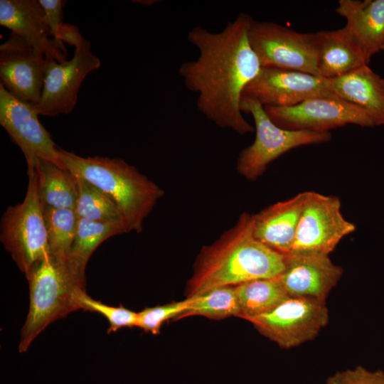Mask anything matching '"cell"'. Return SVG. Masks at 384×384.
<instances>
[{"mask_svg":"<svg viewBox=\"0 0 384 384\" xmlns=\"http://www.w3.org/2000/svg\"><path fill=\"white\" fill-rule=\"evenodd\" d=\"M311 191L273 203L253 214L255 238L272 250L287 255L290 253L304 208Z\"/></svg>","mask_w":384,"mask_h":384,"instance_id":"17","label":"cell"},{"mask_svg":"<svg viewBox=\"0 0 384 384\" xmlns=\"http://www.w3.org/2000/svg\"><path fill=\"white\" fill-rule=\"evenodd\" d=\"M33 171L42 205L75 210L78 197V185L75 174L68 169L45 160H39Z\"/></svg>","mask_w":384,"mask_h":384,"instance_id":"21","label":"cell"},{"mask_svg":"<svg viewBox=\"0 0 384 384\" xmlns=\"http://www.w3.org/2000/svg\"><path fill=\"white\" fill-rule=\"evenodd\" d=\"M284 268L285 255L258 240L253 214L242 213L234 225L201 250L186 283V298L218 287L277 277Z\"/></svg>","mask_w":384,"mask_h":384,"instance_id":"2","label":"cell"},{"mask_svg":"<svg viewBox=\"0 0 384 384\" xmlns=\"http://www.w3.org/2000/svg\"><path fill=\"white\" fill-rule=\"evenodd\" d=\"M381 50H383L384 52V42H383Z\"/></svg>","mask_w":384,"mask_h":384,"instance_id":"32","label":"cell"},{"mask_svg":"<svg viewBox=\"0 0 384 384\" xmlns=\"http://www.w3.org/2000/svg\"><path fill=\"white\" fill-rule=\"evenodd\" d=\"M264 108L273 122L289 130L330 132L347 124L375 127L363 110L337 96L314 97L292 107Z\"/></svg>","mask_w":384,"mask_h":384,"instance_id":"10","label":"cell"},{"mask_svg":"<svg viewBox=\"0 0 384 384\" xmlns=\"http://www.w3.org/2000/svg\"><path fill=\"white\" fill-rule=\"evenodd\" d=\"M329 255L318 253H289L279 279L289 297L325 302L343 274Z\"/></svg>","mask_w":384,"mask_h":384,"instance_id":"15","label":"cell"},{"mask_svg":"<svg viewBox=\"0 0 384 384\" xmlns=\"http://www.w3.org/2000/svg\"><path fill=\"white\" fill-rule=\"evenodd\" d=\"M235 290L239 318L247 321L271 311L289 297L279 277L247 282L235 286Z\"/></svg>","mask_w":384,"mask_h":384,"instance_id":"23","label":"cell"},{"mask_svg":"<svg viewBox=\"0 0 384 384\" xmlns=\"http://www.w3.org/2000/svg\"><path fill=\"white\" fill-rule=\"evenodd\" d=\"M249 39L262 68L318 75L317 33H304L272 21L252 20Z\"/></svg>","mask_w":384,"mask_h":384,"instance_id":"8","label":"cell"},{"mask_svg":"<svg viewBox=\"0 0 384 384\" xmlns=\"http://www.w3.org/2000/svg\"><path fill=\"white\" fill-rule=\"evenodd\" d=\"M336 12L346 18L343 28L370 62L384 42V0H339Z\"/></svg>","mask_w":384,"mask_h":384,"instance_id":"18","label":"cell"},{"mask_svg":"<svg viewBox=\"0 0 384 384\" xmlns=\"http://www.w3.org/2000/svg\"><path fill=\"white\" fill-rule=\"evenodd\" d=\"M122 233H124L122 230L112 225L78 218L65 264L82 287L85 288V268L93 252L107 238Z\"/></svg>","mask_w":384,"mask_h":384,"instance_id":"22","label":"cell"},{"mask_svg":"<svg viewBox=\"0 0 384 384\" xmlns=\"http://www.w3.org/2000/svg\"><path fill=\"white\" fill-rule=\"evenodd\" d=\"M27 174L28 183L23 201L9 206L0 223L1 242L25 275L38 261L50 254L34 171Z\"/></svg>","mask_w":384,"mask_h":384,"instance_id":"7","label":"cell"},{"mask_svg":"<svg viewBox=\"0 0 384 384\" xmlns=\"http://www.w3.org/2000/svg\"><path fill=\"white\" fill-rule=\"evenodd\" d=\"M50 255L65 262L76 231L78 217L73 209L43 205Z\"/></svg>","mask_w":384,"mask_h":384,"instance_id":"26","label":"cell"},{"mask_svg":"<svg viewBox=\"0 0 384 384\" xmlns=\"http://www.w3.org/2000/svg\"><path fill=\"white\" fill-rule=\"evenodd\" d=\"M80 309L97 312L104 316L109 322L107 333L115 332L123 327H137L139 314L124 306H112L89 297L85 290H80L77 297Z\"/></svg>","mask_w":384,"mask_h":384,"instance_id":"27","label":"cell"},{"mask_svg":"<svg viewBox=\"0 0 384 384\" xmlns=\"http://www.w3.org/2000/svg\"><path fill=\"white\" fill-rule=\"evenodd\" d=\"M134 2H139L138 4H139L147 6V5H151L152 4L156 3L157 1H152V0H149V1H134Z\"/></svg>","mask_w":384,"mask_h":384,"instance_id":"31","label":"cell"},{"mask_svg":"<svg viewBox=\"0 0 384 384\" xmlns=\"http://www.w3.org/2000/svg\"><path fill=\"white\" fill-rule=\"evenodd\" d=\"M329 319L325 302L289 297L271 311L247 321L260 334L287 349L314 339Z\"/></svg>","mask_w":384,"mask_h":384,"instance_id":"9","label":"cell"},{"mask_svg":"<svg viewBox=\"0 0 384 384\" xmlns=\"http://www.w3.org/2000/svg\"><path fill=\"white\" fill-rule=\"evenodd\" d=\"M26 277L29 284L30 304L21 331V353L26 352L52 322L80 309L78 294L85 290L71 275L65 262L50 254L38 261Z\"/></svg>","mask_w":384,"mask_h":384,"instance_id":"4","label":"cell"},{"mask_svg":"<svg viewBox=\"0 0 384 384\" xmlns=\"http://www.w3.org/2000/svg\"><path fill=\"white\" fill-rule=\"evenodd\" d=\"M48 63L43 54L11 32L0 46V84L17 99L35 106L41 100Z\"/></svg>","mask_w":384,"mask_h":384,"instance_id":"14","label":"cell"},{"mask_svg":"<svg viewBox=\"0 0 384 384\" xmlns=\"http://www.w3.org/2000/svg\"><path fill=\"white\" fill-rule=\"evenodd\" d=\"M38 1L44 11L46 20L50 27L53 38L60 43H63L59 39V33L64 24L63 23V7L66 1L62 0Z\"/></svg>","mask_w":384,"mask_h":384,"instance_id":"30","label":"cell"},{"mask_svg":"<svg viewBox=\"0 0 384 384\" xmlns=\"http://www.w3.org/2000/svg\"><path fill=\"white\" fill-rule=\"evenodd\" d=\"M191 299L171 302L164 305L147 307L138 312L137 327L154 335L160 333L162 324L169 319H176L189 307Z\"/></svg>","mask_w":384,"mask_h":384,"instance_id":"28","label":"cell"},{"mask_svg":"<svg viewBox=\"0 0 384 384\" xmlns=\"http://www.w3.org/2000/svg\"><path fill=\"white\" fill-rule=\"evenodd\" d=\"M329 82L336 96L363 110L375 126H384V79L368 65Z\"/></svg>","mask_w":384,"mask_h":384,"instance_id":"19","label":"cell"},{"mask_svg":"<svg viewBox=\"0 0 384 384\" xmlns=\"http://www.w3.org/2000/svg\"><path fill=\"white\" fill-rule=\"evenodd\" d=\"M318 75L334 79L370 63L363 50L343 28L317 31Z\"/></svg>","mask_w":384,"mask_h":384,"instance_id":"20","label":"cell"},{"mask_svg":"<svg viewBox=\"0 0 384 384\" xmlns=\"http://www.w3.org/2000/svg\"><path fill=\"white\" fill-rule=\"evenodd\" d=\"M252 20L241 13L218 33L195 26L187 38L199 55L178 69L187 89L198 94L199 112L216 126L240 135L255 131L244 118L240 102L245 88L262 68L249 39Z\"/></svg>","mask_w":384,"mask_h":384,"instance_id":"1","label":"cell"},{"mask_svg":"<svg viewBox=\"0 0 384 384\" xmlns=\"http://www.w3.org/2000/svg\"><path fill=\"white\" fill-rule=\"evenodd\" d=\"M240 109L251 114L255 122V140L240 151L236 163L238 172L248 181H256L273 161L291 149L326 143L332 137L330 132L283 129L272 121L260 102L250 97L242 96Z\"/></svg>","mask_w":384,"mask_h":384,"instance_id":"5","label":"cell"},{"mask_svg":"<svg viewBox=\"0 0 384 384\" xmlns=\"http://www.w3.org/2000/svg\"><path fill=\"white\" fill-rule=\"evenodd\" d=\"M324 384H384V371L370 370L362 366L338 371Z\"/></svg>","mask_w":384,"mask_h":384,"instance_id":"29","label":"cell"},{"mask_svg":"<svg viewBox=\"0 0 384 384\" xmlns=\"http://www.w3.org/2000/svg\"><path fill=\"white\" fill-rule=\"evenodd\" d=\"M355 230L356 225L343 215L341 202L337 196L311 191L290 253L329 255L340 241Z\"/></svg>","mask_w":384,"mask_h":384,"instance_id":"11","label":"cell"},{"mask_svg":"<svg viewBox=\"0 0 384 384\" xmlns=\"http://www.w3.org/2000/svg\"><path fill=\"white\" fill-rule=\"evenodd\" d=\"M33 105L9 93L0 84V124L23 152L27 171L33 170L39 160L67 169L60 149L38 119Z\"/></svg>","mask_w":384,"mask_h":384,"instance_id":"12","label":"cell"},{"mask_svg":"<svg viewBox=\"0 0 384 384\" xmlns=\"http://www.w3.org/2000/svg\"><path fill=\"white\" fill-rule=\"evenodd\" d=\"M0 24L21 37L48 60H67L64 43L53 38L38 0H1Z\"/></svg>","mask_w":384,"mask_h":384,"instance_id":"16","label":"cell"},{"mask_svg":"<svg viewBox=\"0 0 384 384\" xmlns=\"http://www.w3.org/2000/svg\"><path fill=\"white\" fill-rule=\"evenodd\" d=\"M59 39L74 46L75 50L73 58L64 63L48 60L41 100L34 106L38 114L48 117L70 112L77 103L83 80L101 65L91 51L90 42L76 26L63 24Z\"/></svg>","mask_w":384,"mask_h":384,"instance_id":"6","label":"cell"},{"mask_svg":"<svg viewBox=\"0 0 384 384\" xmlns=\"http://www.w3.org/2000/svg\"><path fill=\"white\" fill-rule=\"evenodd\" d=\"M60 154L68 170L95 186L115 203L129 232L142 231L144 220L164 195L156 183L122 159L82 157L62 149Z\"/></svg>","mask_w":384,"mask_h":384,"instance_id":"3","label":"cell"},{"mask_svg":"<svg viewBox=\"0 0 384 384\" xmlns=\"http://www.w3.org/2000/svg\"><path fill=\"white\" fill-rule=\"evenodd\" d=\"M242 96L255 100L263 107H286L314 97L336 95L328 79L302 72L262 68Z\"/></svg>","mask_w":384,"mask_h":384,"instance_id":"13","label":"cell"},{"mask_svg":"<svg viewBox=\"0 0 384 384\" xmlns=\"http://www.w3.org/2000/svg\"><path fill=\"white\" fill-rule=\"evenodd\" d=\"M191 299L188 309L176 320L192 316L219 320L240 314L235 286L215 288Z\"/></svg>","mask_w":384,"mask_h":384,"instance_id":"25","label":"cell"},{"mask_svg":"<svg viewBox=\"0 0 384 384\" xmlns=\"http://www.w3.org/2000/svg\"><path fill=\"white\" fill-rule=\"evenodd\" d=\"M78 197L75 211L78 218L107 223L129 233L126 220L115 203L85 179L77 176Z\"/></svg>","mask_w":384,"mask_h":384,"instance_id":"24","label":"cell"}]
</instances>
